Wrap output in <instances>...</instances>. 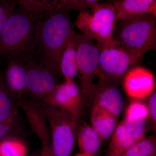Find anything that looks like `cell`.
I'll list each match as a JSON object with an SVG mask.
<instances>
[{"label": "cell", "mask_w": 156, "mask_h": 156, "mask_svg": "<svg viewBox=\"0 0 156 156\" xmlns=\"http://www.w3.org/2000/svg\"><path fill=\"white\" fill-rule=\"evenodd\" d=\"M147 120L130 119L126 117L123 121L126 130L136 142L145 137L150 128Z\"/></svg>", "instance_id": "44dd1931"}, {"label": "cell", "mask_w": 156, "mask_h": 156, "mask_svg": "<svg viewBox=\"0 0 156 156\" xmlns=\"http://www.w3.org/2000/svg\"><path fill=\"white\" fill-rule=\"evenodd\" d=\"M156 155L155 137L145 136L120 156H156Z\"/></svg>", "instance_id": "ffe728a7"}, {"label": "cell", "mask_w": 156, "mask_h": 156, "mask_svg": "<svg viewBox=\"0 0 156 156\" xmlns=\"http://www.w3.org/2000/svg\"><path fill=\"white\" fill-rule=\"evenodd\" d=\"M106 3L114 8L118 21L144 13L156 16V0H108Z\"/></svg>", "instance_id": "4fadbf2b"}, {"label": "cell", "mask_w": 156, "mask_h": 156, "mask_svg": "<svg viewBox=\"0 0 156 156\" xmlns=\"http://www.w3.org/2000/svg\"><path fill=\"white\" fill-rule=\"evenodd\" d=\"M75 156H92L83 153H81L78 154H77Z\"/></svg>", "instance_id": "f1b7e54d"}, {"label": "cell", "mask_w": 156, "mask_h": 156, "mask_svg": "<svg viewBox=\"0 0 156 156\" xmlns=\"http://www.w3.org/2000/svg\"><path fill=\"white\" fill-rule=\"evenodd\" d=\"M17 5L37 15L50 12L62 5V0H16Z\"/></svg>", "instance_id": "d6986e66"}, {"label": "cell", "mask_w": 156, "mask_h": 156, "mask_svg": "<svg viewBox=\"0 0 156 156\" xmlns=\"http://www.w3.org/2000/svg\"><path fill=\"white\" fill-rule=\"evenodd\" d=\"M17 6L16 0H0V36L7 20L13 14Z\"/></svg>", "instance_id": "d4e9b609"}, {"label": "cell", "mask_w": 156, "mask_h": 156, "mask_svg": "<svg viewBox=\"0 0 156 156\" xmlns=\"http://www.w3.org/2000/svg\"><path fill=\"white\" fill-rule=\"evenodd\" d=\"M41 102L50 130L51 147L55 156H71L79 127V116Z\"/></svg>", "instance_id": "277c9868"}, {"label": "cell", "mask_w": 156, "mask_h": 156, "mask_svg": "<svg viewBox=\"0 0 156 156\" xmlns=\"http://www.w3.org/2000/svg\"><path fill=\"white\" fill-rule=\"evenodd\" d=\"M149 117L151 120V122L153 125L154 128L156 129V93L154 92L151 94L148 104Z\"/></svg>", "instance_id": "484cf974"}, {"label": "cell", "mask_w": 156, "mask_h": 156, "mask_svg": "<svg viewBox=\"0 0 156 156\" xmlns=\"http://www.w3.org/2000/svg\"><path fill=\"white\" fill-rule=\"evenodd\" d=\"M117 21L115 9L108 3H98L92 9L79 12L75 27L96 43L105 44L113 40Z\"/></svg>", "instance_id": "5b68a950"}, {"label": "cell", "mask_w": 156, "mask_h": 156, "mask_svg": "<svg viewBox=\"0 0 156 156\" xmlns=\"http://www.w3.org/2000/svg\"><path fill=\"white\" fill-rule=\"evenodd\" d=\"M76 140L81 153L92 156L98 152L102 142L94 128L86 123L79 127Z\"/></svg>", "instance_id": "e0dca14e"}, {"label": "cell", "mask_w": 156, "mask_h": 156, "mask_svg": "<svg viewBox=\"0 0 156 156\" xmlns=\"http://www.w3.org/2000/svg\"><path fill=\"white\" fill-rule=\"evenodd\" d=\"M113 39L132 56L141 60L156 49V18L151 13L137 14L117 21Z\"/></svg>", "instance_id": "3957f363"}, {"label": "cell", "mask_w": 156, "mask_h": 156, "mask_svg": "<svg viewBox=\"0 0 156 156\" xmlns=\"http://www.w3.org/2000/svg\"><path fill=\"white\" fill-rule=\"evenodd\" d=\"M17 7L1 33L0 56L16 58L25 63L34 56L37 23L42 15Z\"/></svg>", "instance_id": "7a4b0ae2"}, {"label": "cell", "mask_w": 156, "mask_h": 156, "mask_svg": "<svg viewBox=\"0 0 156 156\" xmlns=\"http://www.w3.org/2000/svg\"><path fill=\"white\" fill-rule=\"evenodd\" d=\"M69 12L59 6L42 15L36 27L33 57L58 76L62 55L75 27Z\"/></svg>", "instance_id": "6da1fadb"}, {"label": "cell", "mask_w": 156, "mask_h": 156, "mask_svg": "<svg viewBox=\"0 0 156 156\" xmlns=\"http://www.w3.org/2000/svg\"><path fill=\"white\" fill-rule=\"evenodd\" d=\"M11 128L2 122H0V141L6 138Z\"/></svg>", "instance_id": "4316f807"}, {"label": "cell", "mask_w": 156, "mask_h": 156, "mask_svg": "<svg viewBox=\"0 0 156 156\" xmlns=\"http://www.w3.org/2000/svg\"><path fill=\"white\" fill-rule=\"evenodd\" d=\"M136 142L126 130L122 121L112 134L108 156H120Z\"/></svg>", "instance_id": "ac0fdd59"}, {"label": "cell", "mask_w": 156, "mask_h": 156, "mask_svg": "<svg viewBox=\"0 0 156 156\" xmlns=\"http://www.w3.org/2000/svg\"><path fill=\"white\" fill-rule=\"evenodd\" d=\"M73 32L68 40L59 63L60 73L65 81L75 80L78 76L76 48Z\"/></svg>", "instance_id": "2e32d148"}, {"label": "cell", "mask_w": 156, "mask_h": 156, "mask_svg": "<svg viewBox=\"0 0 156 156\" xmlns=\"http://www.w3.org/2000/svg\"><path fill=\"white\" fill-rule=\"evenodd\" d=\"M73 35L76 48L78 76L83 106L92 98L93 80L99 64V50L96 42L91 38L74 30Z\"/></svg>", "instance_id": "52a82bcc"}, {"label": "cell", "mask_w": 156, "mask_h": 156, "mask_svg": "<svg viewBox=\"0 0 156 156\" xmlns=\"http://www.w3.org/2000/svg\"><path fill=\"white\" fill-rule=\"evenodd\" d=\"M42 102L80 116L83 107L80 89L75 80L58 83Z\"/></svg>", "instance_id": "9c48e42d"}, {"label": "cell", "mask_w": 156, "mask_h": 156, "mask_svg": "<svg viewBox=\"0 0 156 156\" xmlns=\"http://www.w3.org/2000/svg\"><path fill=\"white\" fill-rule=\"evenodd\" d=\"M20 103L10 92L5 81L0 76V122L11 127Z\"/></svg>", "instance_id": "9a60e30c"}, {"label": "cell", "mask_w": 156, "mask_h": 156, "mask_svg": "<svg viewBox=\"0 0 156 156\" xmlns=\"http://www.w3.org/2000/svg\"><path fill=\"white\" fill-rule=\"evenodd\" d=\"M99 2V0H62V5L70 11L80 12L92 9Z\"/></svg>", "instance_id": "cb8c5ba5"}, {"label": "cell", "mask_w": 156, "mask_h": 156, "mask_svg": "<svg viewBox=\"0 0 156 156\" xmlns=\"http://www.w3.org/2000/svg\"><path fill=\"white\" fill-rule=\"evenodd\" d=\"M148 117L147 105L139 101L131 102L126 110V117L130 119H147Z\"/></svg>", "instance_id": "603a6c76"}, {"label": "cell", "mask_w": 156, "mask_h": 156, "mask_svg": "<svg viewBox=\"0 0 156 156\" xmlns=\"http://www.w3.org/2000/svg\"><path fill=\"white\" fill-rule=\"evenodd\" d=\"M0 156H27L26 147L18 140L6 137L0 141Z\"/></svg>", "instance_id": "7402d4cb"}, {"label": "cell", "mask_w": 156, "mask_h": 156, "mask_svg": "<svg viewBox=\"0 0 156 156\" xmlns=\"http://www.w3.org/2000/svg\"><path fill=\"white\" fill-rule=\"evenodd\" d=\"M40 156H55L52 151L51 145L42 147Z\"/></svg>", "instance_id": "83f0119b"}, {"label": "cell", "mask_w": 156, "mask_h": 156, "mask_svg": "<svg viewBox=\"0 0 156 156\" xmlns=\"http://www.w3.org/2000/svg\"><path fill=\"white\" fill-rule=\"evenodd\" d=\"M27 71L25 93L32 99L42 101L51 93L58 83L56 74L32 57L25 62Z\"/></svg>", "instance_id": "ba28073f"}, {"label": "cell", "mask_w": 156, "mask_h": 156, "mask_svg": "<svg viewBox=\"0 0 156 156\" xmlns=\"http://www.w3.org/2000/svg\"><path fill=\"white\" fill-rule=\"evenodd\" d=\"M6 83L12 95L20 103L25 94L27 85V71L25 63L16 59H9Z\"/></svg>", "instance_id": "7c38bea8"}, {"label": "cell", "mask_w": 156, "mask_h": 156, "mask_svg": "<svg viewBox=\"0 0 156 156\" xmlns=\"http://www.w3.org/2000/svg\"><path fill=\"white\" fill-rule=\"evenodd\" d=\"M37 156V155H32V156Z\"/></svg>", "instance_id": "f546056e"}, {"label": "cell", "mask_w": 156, "mask_h": 156, "mask_svg": "<svg viewBox=\"0 0 156 156\" xmlns=\"http://www.w3.org/2000/svg\"><path fill=\"white\" fill-rule=\"evenodd\" d=\"M91 122L102 142L111 136L115 131L117 126V117L95 105L91 114Z\"/></svg>", "instance_id": "5bb4252c"}, {"label": "cell", "mask_w": 156, "mask_h": 156, "mask_svg": "<svg viewBox=\"0 0 156 156\" xmlns=\"http://www.w3.org/2000/svg\"><path fill=\"white\" fill-rule=\"evenodd\" d=\"M124 89L128 96L141 100L150 96L155 89L153 73L142 66H135L129 71L123 79Z\"/></svg>", "instance_id": "30bf717a"}, {"label": "cell", "mask_w": 156, "mask_h": 156, "mask_svg": "<svg viewBox=\"0 0 156 156\" xmlns=\"http://www.w3.org/2000/svg\"><path fill=\"white\" fill-rule=\"evenodd\" d=\"M119 85L99 80L94 84L92 98L98 105L115 116L120 115L124 108V97Z\"/></svg>", "instance_id": "8fae6325"}, {"label": "cell", "mask_w": 156, "mask_h": 156, "mask_svg": "<svg viewBox=\"0 0 156 156\" xmlns=\"http://www.w3.org/2000/svg\"><path fill=\"white\" fill-rule=\"evenodd\" d=\"M96 44L99 53L96 76L101 80L120 85L127 73L141 61L126 52L114 39L107 44Z\"/></svg>", "instance_id": "8992f818"}]
</instances>
